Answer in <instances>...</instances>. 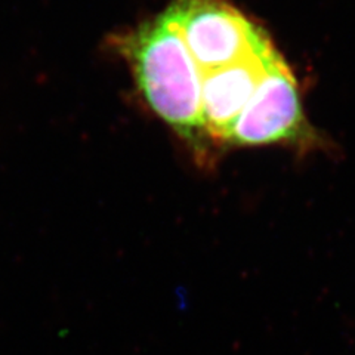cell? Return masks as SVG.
Here are the masks:
<instances>
[{
	"instance_id": "cell-1",
	"label": "cell",
	"mask_w": 355,
	"mask_h": 355,
	"mask_svg": "<svg viewBox=\"0 0 355 355\" xmlns=\"http://www.w3.org/2000/svg\"><path fill=\"white\" fill-rule=\"evenodd\" d=\"M153 113L193 146L205 139L202 71L163 12L116 39Z\"/></svg>"
},
{
	"instance_id": "cell-2",
	"label": "cell",
	"mask_w": 355,
	"mask_h": 355,
	"mask_svg": "<svg viewBox=\"0 0 355 355\" xmlns=\"http://www.w3.org/2000/svg\"><path fill=\"white\" fill-rule=\"evenodd\" d=\"M292 146L311 150L321 146L305 117L292 70L280 53L266 69L257 91L232 123L224 146Z\"/></svg>"
},
{
	"instance_id": "cell-3",
	"label": "cell",
	"mask_w": 355,
	"mask_h": 355,
	"mask_svg": "<svg viewBox=\"0 0 355 355\" xmlns=\"http://www.w3.org/2000/svg\"><path fill=\"white\" fill-rule=\"evenodd\" d=\"M164 14L202 74L259 53L272 44L259 26L227 0H173Z\"/></svg>"
},
{
	"instance_id": "cell-4",
	"label": "cell",
	"mask_w": 355,
	"mask_h": 355,
	"mask_svg": "<svg viewBox=\"0 0 355 355\" xmlns=\"http://www.w3.org/2000/svg\"><path fill=\"white\" fill-rule=\"evenodd\" d=\"M271 46L237 62L202 74V126L205 139L225 144L228 132L252 98L275 55Z\"/></svg>"
}]
</instances>
